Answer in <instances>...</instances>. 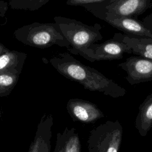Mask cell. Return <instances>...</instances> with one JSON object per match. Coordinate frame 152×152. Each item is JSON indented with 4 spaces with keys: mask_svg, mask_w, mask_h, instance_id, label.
<instances>
[{
    "mask_svg": "<svg viewBox=\"0 0 152 152\" xmlns=\"http://www.w3.org/2000/svg\"><path fill=\"white\" fill-rule=\"evenodd\" d=\"M93 15L123 31L128 37L152 39L150 31L145 27L142 21L138 20L137 18L118 17L101 12H96Z\"/></svg>",
    "mask_w": 152,
    "mask_h": 152,
    "instance_id": "obj_7",
    "label": "cell"
},
{
    "mask_svg": "<svg viewBox=\"0 0 152 152\" xmlns=\"http://www.w3.org/2000/svg\"><path fill=\"white\" fill-rule=\"evenodd\" d=\"M123 35L115 33L113 37L102 43H94L89 46L91 52L90 62L121 59L124 53H132L131 48L124 42Z\"/></svg>",
    "mask_w": 152,
    "mask_h": 152,
    "instance_id": "obj_6",
    "label": "cell"
},
{
    "mask_svg": "<svg viewBox=\"0 0 152 152\" xmlns=\"http://www.w3.org/2000/svg\"><path fill=\"white\" fill-rule=\"evenodd\" d=\"M123 40L132 50V53L152 60V39L134 38L123 35Z\"/></svg>",
    "mask_w": 152,
    "mask_h": 152,
    "instance_id": "obj_14",
    "label": "cell"
},
{
    "mask_svg": "<svg viewBox=\"0 0 152 152\" xmlns=\"http://www.w3.org/2000/svg\"><path fill=\"white\" fill-rule=\"evenodd\" d=\"M53 20L69 43L68 50L90 62L91 53L88 48L102 40V26L99 23L87 25L75 19L62 16H56Z\"/></svg>",
    "mask_w": 152,
    "mask_h": 152,
    "instance_id": "obj_2",
    "label": "cell"
},
{
    "mask_svg": "<svg viewBox=\"0 0 152 152\" xmlns=\"http://www.w3.org/2000/svg\"><path fill=\"white\" fill-rule=\"evenodd\" d=\"M152 7V0H110L83 5L92 14L105 12L118 17L137 18Z\"/></svg>",
    "mask_w": 152,
    "mask_h": 152,
    "instance_id": "obj_5",
    "label": "cell"
},
{
    "mask_svg": "<svg viewBox=\"0 0 152 152\" xmlns=\"http://www.w3.org/2000/svg\"><path fill=\"white\" fill-rule=\"evenodd\" d=\"M20 74L7 72L0 74V98L8 96L16 86Z\"/></svg>",
    "mask_w": 152,
    "mask_h": 152,
    "instance_id": "obj_15",
    "label": "cell"
},
{
    "mask_svg": "<svg viewBox=\"0 0 152 152\" xmlns=\"http://www.w3.org/2000/svg\"><path fill=\"white\" fill-rule=\"evenodd\" d=\"M135 127L141 137L146 136L152 128V93L140 104Z\"/></svg>",
    "mask_w": 152,
    "mask_h": 152,
    "instance_id": "obj_12",
    "label": "cell"
},
{
    "mask_svg": "<svg viewBox=\"0 0 152 152\" xmlns=\"http://www.w3.org/2000/svg\"><path fill=\"white\" fill-rule=\"evenodd\" d=\"M1 117H2V113H1V110H0V120H1Z\"/></svg>",
    "mask_w": 152,
    "mask_h": 152,
    "instance_id": "obj_20",
    "label": "cell"
},
{
    "mask_svg": "<svg viewBox=\"0 0 152 152\" xmlns=\"http://www.w3.org/2000/svg\"><path fill=\"white\" fill-rule=\"evenodd\" d=\"M122 135L123 128L118 121H107L91 130L88 152H119Z\"/></svg>",
    "mask_w": 152,
    "mask_h": 152,
    "instance_id": "obj_4",
    "label": "cell"
},
{
    "mask_svg": "<svg viewBox=\"0 0 152 152\" xmlns=\"http://www.w3.org/2000/svg\"><path fill=\"white\" fill-rule=\"evenodd\" d=\"M53 125V116L50 114L45 113L38 124L35 135L28 152H50Z\"/></svg>",
    "mask_w": 152,
    "mask_h": 152,
    "instance_id": "obj_10",
    "label": "cell"
},
{
    "mask_svg": "<svg viewBox=\"0 0 152 152\" xmlns=\"http://www.w3.org/2000/svg\"><path fill=\"white\" fill-rule=\"evenodd\" d=\"M53 152H81L79 134L74 128L66 127L57 134Z\"/></svg>",
    "mask_w": 152,
    "mask_h": 152,
    "instance_id": "obj_11",
    "label": "cell"
},
{
    "mask_svg": "<svg viewBox=\"0 0 152 152\" xmlns=\"http://www.w3.org/2000/svg\"><path fill=\"white\" fill-rule=\"evenodd\" d=\"M142 23L152 34V12L142 19Z\"/></svg>",
    "mask_w": 152,
    "mask_h": 152,
    "instance_id": "obj_18",
    "label": "cell"
},
{
    "mask_svg": "<svg viewBox=\"0 0 152 152\" xmlns=\"http://www.w3.org/2000/svg\"><path fill=\"white\" fill-rule=\"evenodd\" d=\"M109 1L110 0H67L66 2V4L70 6L83 7V5L87 4L104 2Z\"/></svg>",
    "mask_w": 152,
    "mask_h": 152,
    "instance_id": "obj_17",
    "label": "cell"
},
{
    "mask_svg": "<svg viewBox=\"0 0 152 152\" xmlns=\"http://www.w3.org/2000/svg\"><path fill=\"white\" fill-rule=\"evenodd\" d=\"M27 54L8 49L0 55V74L7 72L21 74Z\"/></svg>",
    "mask_w": 152,
    "mask_h": 152,
    "instance_id": "obj_13",
    "label": "cell"
},
{
    "mask_svg": "<svg viewBox=\"0 0 152 152\" xmlns=\"http://www.w3.org/2000/svg\"><path fill=\"white\" fill-rule=\"evenodd\" d=\"M66 110L74 122L90 124L103 118V112L97 106L84 99H70L66 103Z\"/></svg>",
    "mask_w": 152,
    "mask_h": 152,
    "instance_id": "obj_9",
    "label": "cell"
},
{
    "mask_svg": "<svg viewBox=\"0 0 152 152\" xmlns=\"http://www.w3.org/2000/svg\"><path fill=\"white\" fill-rule=\"evenodd\" d=\"M49 0H10L9 7L13 10L34 11L42 8Z\"/></svg>",
    "mask_w": 152,
    "mask_h": 152,
    "instance_id": "obj_16",
    "label": "cell"
},
{
    "mask_svg": "<svg viewBox=\"0 0 152 152\" xmlns=\"http://www.w3.org/2000/svg\"><path fill=\"white\" fill-rule=\"evenodd\" d=\"M49 62L62 75L91 91H98L112 98L124 97L126 90L94 68L81 63L68 52L52 57Z\"/></svg>",
    "mask_w": 152,
    "mask_h": 152,
    "instance_id": "obj_1",
    "label": "cell"
},
{
    "mask_svg": "<svg viewBox=\"0 0 152 152\" xmlns=\"http://www.w3.org/2000/svg\"><path fill=\"white\" fill-rule=\"evenodd\" d=\"M118 66L126 73V80L131 85L152 81V60L141 56H132Z\"/></svg>",
    "mask_w": 152,
    "mask_h": 152,
    "instance_id": "obj_8",
    "label": "cell"
},
{
    "mask_svg": "<svg viewBox=\"0 0 152 152\" xmlns=\"http://www.w3.org/2000/svg\"><path fill=\"white\" fill-rule=\"evenodd\" d=\"M8 50V49L5 46H4L3 44L0 43V55Z\"/></svg>",
    "mask_w": 152,
    "mask_h": 152,
    "instance_id": "obj_19",
    "label": "cell"
},
{
    "mask_svg": "<svg viewBox=\"0 0 152 152\" xmlns=\"http://www.w3.org/2000/svg\"><path fill=\"white\" fill-rule=\"evenodd\" d=\"M14 37L26 45L37 48L44 49L54 45L69 48V43L55 22H34L23 26L14 31Z\"/></svg>",
    "mask_w": 152,
    "mask_h": 152,
    "instance_id": "obj_3",
    "label": "cell"
}]
</instances>
